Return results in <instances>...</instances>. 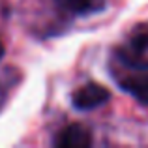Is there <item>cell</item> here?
Instances as JSON below:
<instances>
[{
  "mask_svg": "<svg viewBox=\"0 0 148 148\" xmlns=\"http://www.w3.org/2000/svg\"><path fill=\"white\" fill-rule=\"evenodd\" d=\"M2 54H4V43H2V40H0V58H2Z\"/></svg>",
  "mask_w": 148,
  "mask_h": 148,
  "instance_id": "6",
  "label": "cell"
},
{
  "mask_svg": "<svg viewBox=\"0 0 148 148\" xmlns=\"http://www.w3.org/2000/svg\"><path fill=\"white\" fill-rule=\"evenodd\" d=\"M64 10L71 11V13H83V11L90 10L94 0H56Z\"/></svg>",
  "mask_w": 148,
  "mask_h": 148,
  "instance_id": "5",
  "label": "cell"
},
{
  "mask_svg": "<svg viewBox=\"0 0 148 148\" xmlns=\"http://www.w3.org/2000/svg\"><path fill=\"white\" fill-rule=\"evenodd\" d=\"M118 58L131 69H148V25H141L118 49Z\"/></svg>",
  "mask_w": 148,
  "mask_h": 148,
  "instance_id": "1",
  "label": "cell"
},
{
  "mask_svg": "<svg viewBox=\"0 0 148 148\" xmlns=\"http://www.w3.org/2000/svg\"><path fill=\"white\" fill-rule=\"evenodd\" d=\"M109 98H111V94L105 86L98 83H88L73 92V105L79 111H92V109L107 103Z\"/></svg>",
  "mask_w": 148,
  "mask_h": 148,
  "instance_id": "2",
  "label": "cell"
},
{
  "mask_svg": "<svg viewBox=\"0 0 148 148\" xmlns=\"http://www.w3.org/2000/svg\"><path fill=\"white\" fill-rule=\"evenodd\" d=\"M54 145L58 148H88L92 145V135L83 124H71L58 133Z\"/></svg>",
  "mask_w": 148,
  "mask_h": 148,
  "instance_id": "3",
  "label": "cell"
},
{
  "mask_svg": "<svg viewBox=\"0 0 148 148\" xmlns=\"http://www.w3.org/2000/svg\"><path fill=\"white\" fill-rule=\"evenodd\" d=\"M120 86L122 90H126L127 94H131L137 101L148 105V73L146 69H137L135 73L122 77L120 79Z\"/></svg>",
  "mask_w": 148,
  "mask_h": 148,
  "instance_id": "4",
  "label": "cell"
}]
</instances>
